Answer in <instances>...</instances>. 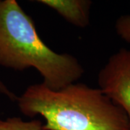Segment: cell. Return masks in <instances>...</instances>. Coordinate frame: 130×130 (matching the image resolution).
<instances>
[{
	"instance_id": "3957f363",
	"label": "cell",
	"mask_w": 130,
	"mask_h": 130,
	"mask_svg": "<svg viewBox=\"0 0 130 130\" xmlns=\"http://www.w3.org/2000/svg\"><path fill=\"white\" fill-rule=\"evenodd\" d=\"M99 88L127 116L130 130V50L120 48L108 58L98 77Z\"/></svg>"
},
{
	"instance_id": "8992f818",
	"label": "cell",
	"mask_w": 130,
	"mask_h": 130,
	"mask_svg": "<svg viewBox=\"0 0 130 130\" xmlns=\"http://www.w3.org/2000/svg\"><path fill=\"white\" fill-rule=\"evenodd\" d=\"M115 30L123 41L130 44V14H124L117 19Z\"/></svg>"
},
{
	"instance_id": "6da1fadb",
	"label": "cell",
	"mask_w": 130,
	"mask_h": 130,
	"mask_svg": "<svg viewBox=\"0 0 130 130\" xmlns=\"http://www.w3.org/2000/svg\"><path fill=\"white\" fill-rule=\"evenodd\" d=\"M17 101L25 116L46 120L45 130H129L121 107L100 88L85 83L76 82L58 90L33 84Z\"/></svg>"
},
{
	"instance_id": "277c9868",
	"label": "cell",
	"mask_w": 130,
	"mask_h": 130,
	"mask_svg": "<svg viewBox=\"0 0 130 130\" xmlns=\"http://www.w3.org/2000/svg\"><path fill=\"white\" fill-rule=\"evenodd\" d=\"M38 3L55 10L68 23L78 28L90 23L92 2L89 0H39Z\"/></svg>"
},
{
	"instance_id": "5b68a950",
	"label": "cell",
	"mask_w": 130,
	"mask_h": 130,
	"mask_svg": "<svg viewBox=\"0 0 130 130\" xmlns=\"http://www.w3.org/2000/svg\"><path fill=\"white\" fill-rule=\"evenodd\" d=\"M0 130H45L40 120L25 121L19 117L7 118L0 120Z\"/></svg>"
},
{
	"instance_id": "7a4b0ae2",
	"label": "cell",
	"mask_w": 130,
	"mask_h": 130,
	"mask_svg": "<svg viewBox=\"0 0 130 130\" xmlns=\"http://www.w3.org/2000/svg\"><path fill=\"white\" fill-rule=\"evenodd\" d=\"M0 65L16 70L34 68L47 88L58 90L85 73L70 54H59L43 41L32 19L16 0H0Z\"/></svg>"
},
{
	"instance_id": "52a82bcc",
	"label": "cell",
	"mask_w": 130,
	"mask_h": 130,
	"mask_svg": "<svg viewBox=\"0 0 130 130\" xmlns=\"http://www.w3.org/2000/svg\"><path fill=\"white\" fill-rule=\"evenodd\" d=\"M0 93L4 94L5 95L9 98V99L12 100V101H17L18 99V97L12 92H11L2 81H0Z\"/></svg>"
}]
</instances>
